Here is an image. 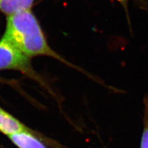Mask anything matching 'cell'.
<instances>
[{
	"label": "cell",
	"instance_id": "2",
	"mask_svg": "<svg viewBox=\"0 0 148 148\" xmlns=\"http://www.w3.org/2000/svg\"><path fill=\"white\" fill-rule=\"evenodd\" d=\"M13 69L28 72L29 58L11 42L2 38L0 40V69Z\"/></svg>",
	"mask_w": 148,
	"mask_h": 148
},
{
	"label": "cell",
	"instance_id": "5",
	"mask_svg": "<svg viewBox=\"0 0 148 148\" xmlns=\"http://www.w3.org/2000/svg\"><path fill=\"white\" fill-rule=\"evenodd\" d=\"M34 0H0V10L8 16L29 10Z\"/></svg>",
	"mask_w": 148,
	"mask_h": 148
},
{
	"label": "cell",
	"instance_id": "7",
	"mask_svg": "<svg viewBox=\"0 0 148 148\" xmlns=\"http://www.w3.org/2000/svg\"><path fill=\"white\" fill-rule=\"evenodd\" d=\"M118 2H119L125 8H127V3H128L129 0H116Z\"/></svg>",
	"mask_w": 148,
	"mask_h": 148
},
{
	"label": "cell",
	"instance_id": "1",
	"mask_svg": "<svg viewBox=\"0 0 148 148\" xmlns=\"http://www.w3.org/2000/svg\"><path fill=\"white\" fill-rule=\"evenodd\" d=\"M3 38L28 58L47 55L66 62L49 47L38 21L30 10L8 16Z\"/></svg>",
	"mask_w": 148,
	"mask_h": 148
},
{
	"label": "cell",
	"instance_id": "4",
	"mask_svg": "<svg viewBox=\"0 0 148 148\" xmlns=\"http://www.w3.org/2000/svg\"><path fill=\"white\" fill-rule=\"evenodd\" d=\"M8 138L18 148H47L29 129L10 135Z\"/></svg>",
	"mask_w": 148,
	"mask_h": 148
},
{
	"label": "cell",
	"instance_id": "6",
	"mask_svg": "<svg viewBox=\"0 0 148 148\" xmlns=\"http://www.w3.org/2000/svg\"><path fill=\"white\" fill-rule=\"evenodd\" d=\"M141 148H148V120L145 121L141 139Z\"/></svg>",
	"mask_w": 148,
	"mask_h": 148
},
{
	"label": "cell",
	"instance_id": "3",
	"mask_svg": "<svg viewBox=\"0 0 148 148\" xmlns=\"http://www.w3.org/2000/svg\"><path fill=\"white\" fill-rule=\"evenodd\" d=\"M28 128L19 120L0 108V132L7 136L27 130Z\"/></svg>",
	"mask_w": 148,
	"mask_h": 148
}]
</instances>
